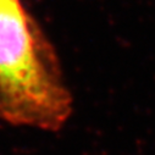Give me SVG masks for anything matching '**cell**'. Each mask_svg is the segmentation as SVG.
I'll list each match as a JSON object with an SVG mask.
<instances>
[{"mask_svg": "<svg viewBox=\"0 0 155 155\" xmlns=\"http://www.w3.org/2000/svg\"><path fill=\"white\" fill-rule=\"evenodd\" d=\"M3 2H4V0H0V4H2V3H3Z\"/></svg>", "mask_w": 155, "mask_h": 155, "instance_id": "7a4b0ae2", "label": "cell"}, {"mask_svg": "<svg viewBox=\"0 0 155 155\" xmlns=\"http://www.w3.org/2000/svg\"><path fill=\"white\" fill-rule=\"evenodd\" d=\"M73 98L56 50L22 0L0 4V120L44 132L70 120Z\"/></svg>", "mask_w": 155, "mask_h": 155, "instance_id": "6da1fadb", "label": "cell"}]
</instances>
